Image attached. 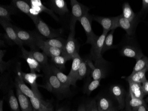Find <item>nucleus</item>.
I'll return each instance as SVG.
<instances>
[{"label":"nucleus","instance_id":"37998d69","mask_svg":"<svg viewBox=\"0 0 148 111\" xmlns=\"http://www.w3.org/2000/svg\"><path fill=\"white\" fill-rule=\"evenodd\" d=\"M142 87H143V90L144 92L145 95L148 94V80H147L145 82L142 84ZM148 101V98L147 99Z\"/></svg>","mask_w":148,"mask_h":111},{"label":"nucleus","instance_id":"bb28decb","mask_svg":"<svg viewBox=\"0 0 148 111\" xmlns=\"http://www.w3.org/2000/svg\"><path fill=\"white\" fill-rule=\"evenodd\" d=\"M11 5L14 7L18 11L21 12L30 17V10L31 6L28 1L22 0H13L12 1Z\"/></svg>","mask_w":148,"mask_h":111},{"label":"nucleus","instance_id":"2eb2a0df","mask_svg":"<svg viewBox=\"0 0 148 111\" xmlns=\"http://www.w3.org/2000/svg\"><path fill=\"white\" fill-rule=\"evenodd\" d=\"M36 46L41 49L44 53H45L49 57L58 56L62 55L63 51L59 48L53 47L46 42L42 38L41 36L39 35L37 40Z\"/></svg>","mask_w":148,"mask_h":111},{"label":"nucleus","instance_id":"c9c22d12","mask_svg":"<svg viewBox=\"0 0 148 111\" xmlns=\"http://www.w3.org/2000/svg\"><path fill=\"white\" fill-rule=\"evenodd\" d=\"M143 70L148 71V57L144 55L142 58L136 60L132 72Z\"/></svg>","mask_w":148,"mask_h":111},{"label":"nucleus","instance_id":"39448f33","mask_svg":"<svg viewBox=\"0 0 148 111\" xmlns=\"http://www.w3.org/2000/svg\"><path fill=\"white\" fill-rule=\"evenodd\" d=\"M28 2L31 6L30 13V18L32 21L39 17V15L40 13L44 12L49 15L53 19L56 20V21H59V18L56 15L55 12L50 9H49L44 6L41 1L30 0L28 1Z\"/></svg>","mask_w":148,"mask_h":111},{"label":"nucleus","instance_id":"7ed1b4c3","mask_svg":"<svg viewBox=\"0 0 148 111\" xmlns=\"http://www.w3.org/2000/svg\"><path fill=\"white\" fill-rule=\"evenodd\" d=\"M71 17L70 22V31L75 32V24L81 17L88 13L89 8L81 4L76 0L71 1Z\"/></svg>","mask_w":148,"mask_h":111},{"label":"nucleus","instance_id":"f704fd0d","mask_svg":"<svg viewBox=\"0 0 148 111\" xmlns=\"http://www.w3.org/2000/svg\"><path fill=\"white\" fill-rule=\"evenodd\" d=\"M8 102L11 111H21L18 99L15 96L12 89H10L8 94Z\"/></svg>","mask_w":148,"mask_h":111},{"label":"nucleus","instance_id":"4c0bfd02","mask_svg":"<svg viewBox=\"0 0 148 111\" xmlns=\"http://www.w3.org/2000/svg\"><path fill=\"white\" fill-rule=\"evenodd\" d=\"M45 41L47 44L51 46L59 48L60 50H62L63 51L66 42V40L61 37L48 39Z\"/></svg>","mask_w":148,"mask_h":111},{"label":"nucleus","instance_id":"ea45409f","mask_svg":"<svg viewBox=\"0 0 148 111\" xmlns=\"http://www.w3.org/2000/svg\"><path fill=\"white\" fill-rule=\"evenodd\" d=\"M86 105V111H99L95 100H91Z\"/></svg>","mask_w":148,"mask_h":111},{"label":"nucleus","instance_id":"f03ea898","mask_svg":"<svg viewBox=\"0 0 148 111\" xmlns=\"http://www.w3.org/2000/svg\"><path fill=\"white\" fill-rule=\"evenodd\" d=\"M133 37L127 36L119 45V50L121 55L134 58L136 60L144 56L143 52Z\"/></svg>","mask_w":148,"mask_h":111},{"label":"nucleus","instance_id":"20e7f679","mask_svg":"<svg viewBox=\"0 0 148 111\" xmlns=\"http://www.w3.org/2000/svg\"><path fill=\"white\" fill-rule=\"evenodd\" d=\"M37 31L39 33L48 39L57 38L61 37L62 30L61 29H54L48 26L40 17L33 21Z\"/></svg>","mask_w":148,"mask_h":111},{"label":"nucleus","instance_id":"72a5a7b5","mask_svg":"<svg viewBox=\"0 0 148 111\" xmlns=\"http://www.w3.org/2000/svg\"><path fill=\"white\" fill-rule=\"evenodd\" d=\"M68 61V58L62 55L51 57L52 64L62 72L65 69V64Z\"/></svg>","mask_w":148,"mask_h":111},{"label":"nucleus","instance_id":"5701e85b","mask_svg":"<svg viewBox=\"0 0 148 111\" xmlns=\"http://www.w3.org/2000/svg\"><path fill=\"white\" fill-rule=\"evenodd\" d=\"M18 12L14 7L11 5H1L0 6V20L11 22V15L15 14Z\"/></svg>","mask_w":148,"mask_h":111},{"label":"nucleus","instance_id":"9d476101","mask_svg":"<svg viewBox=\"0 0 148 111\" xmlns=\"http://www.w3.org/2000/svg\"><path fill=\"white\" fill-rule=\"evenodd\" d=\"M108 32L103 31L101 35L98 36V38L91 44L90 50V58L95 62L98 60L103 59L102 57V50L106 37Z\"/></svg>","mask_w":148,"mask_h":111},{"label":"nucleus","instance_id":"9b49d317","mask_svg":"<svg viewBox=\"0 0 148 111\" xmlns=\"http://www.w3.org/2000/svg\"><path fill=\"white\" fill-rule=\"evenodd\" d=\"M92 16L90 15L88 13L85 15L79 20L81 25H82L84 28L85 32L87 37L86 43L90 45H91L98 37V36L95 35L93 32L92 28Z\"/></svg>","mask_w":148,"mask_h":111},{"label":"nucleus","instance_id":"412c9836","mask_svg":"<svg viewBox=\"0 0 148 111\" xmlns=\"http://www.w3.org/2000/svg\"><path fill=\"white\" fill-rule=\"evenodd\" d=\"M15 85L16 88L19 89L23 94L28 97L29 99L34 97V92L27 86L25 82L24 81L21 75L17 73L15 79Z\"/></svg>","mask_w":148,"mask_h":111},{"label":"nucleus","instance_id":"c756f323","mask_svg":"<svg viewBox=\"0 0 148 111\" xmlns=\"http://www.w3.org/2000/svg\"><path fill=\"white\" fill-rule=\"evenodd\" d=\"M96 101L99 111H105L113 108L112 101L105 96H99Z\"/></svg>","mask_w":148,"mask_h":111},{"label":"nucleus","instance_id":"aec40b11","mask_svg":"<svg viewBox=\"0 0 148 111\" xmlns=\"http://www.w3.org/2000/svg\"><path fill=\"white\" fill-rule=\"evenodd\" d=\"M49 6L51 10L60 16H64L69 12L67 4L64 0L50 1Z\"/></svg>","mask_w":148,"mask_h":111},{"label":"nucleus","instance_id":"c85d7f7f","mask_svg":"<svg viewBox=\"0 0 148 111\" xmlns=\"http://www.w3.org/2000/svg\"><path fill=\"white\" fill-rule=\"evenodd\" d=\"M147 71L143 70L136 72H132L125 80L127 82H132L138 84H143L147 81L146 77V72Z\"/></svg>","mask_w":148,"mask_h":111},{"label":"nucleus","instance_id":"473e14b6","mask_svg":"<svg viewBox=\"0 0 148 111\" xmlns=\"http://www.w3.org/2000/svg\"><path fill=\"white\" fill-rule=\"evenodd\" d=\"M90 68L87 63V60L82 59L78 72V81L88 77L90 76Z\"/></svg>","mask_w":148,"mask_h":111},{"label":"nucleus","instance_id":"1a4fd4ad","mask_svg":"<svg viewBox=\"0 0 148 111\" xmlns=\"http://www.w3.org/2000/svg\"><path fill=\"white\" fill-rule=\"evenodd\" d=\"M16 72L20 74L25 82L29 84L31 87V89L34 92L35 95L41 96L38 89V85L36 83V80L39 77H41L43 75L36 73H25L21 71V65L20 63L17 64Z\"/></svg>","mask_w":148,"mask_h":111},{"label":"nucleus","instance_id":"0eeeda50","mask_svg":"<svg viewBox=\"0 0 148 111\" xmlns=\"http://www.w3.org/2000/svg\"><path fill=\"white\" fill-rule=\"evenodd\" d=\"M87 63L90 68V77L94 80H102L106 77L107 61L103 58L95 62V65L89 60Z\"/></svg>","mask_w":148,"mask_h":111},{"label":"nucleus","instance_id":"dca6fc26","mask_svg":"<svg viewBox=\"0 0 148 111\" xmlns=\"http://www.w3.org/2000/svg\"><path fill=\"white\" fill-rule=\"evenodd\" d=\"M21 50V57L25 60L28 64L30 72L36 73L40 72L42 69V66L40 63L34 58L30 52L27 50L23 46L20 48Z\"/></svg>","mask_w":148,"mask_h":111},{"label":"nucleus","instance_id":"a18cd8bd","mask_svg":"<svg viewBox=\"0 0 148 111\" xmlns=\"http://www.w3.org/2000/svg\"><path fill=\"white\" fill-rule=\"evenodd\" d=\"M3 101L1 100L0 101V111H3Z\"/></svg>","mask_w":148,"mask_h":111},{"label":"nucleus","instance_id":"de8ad7c7","mask_svg":"<svg viewBox=\"0 0 148 111\" xmlns=\"http://www.w3.org/2000/svg\"><path fill=\"white\" fill-rule=\"evenodd\" d=\"M105 111H117V110L114 108L113 107V108H111V109H109V110Z\"/></svg>","mask_w":148,"mask_h":111},{"label":"nucleus","instance_id":"e433bc0d","mask_svg":"<svg viewBox=\"0 0 148 111\" xmlns=\"http://www.w3.org/2000/svg\"><path fill=\"white\" fill-rule=\"evenodd\" d=\"M114 31V30L110 31V33L106 36L103 46L102 54L110 49L117 48V46L114 45L113 44Z\"/></svg>","mask_w":148,"mask_h":111},{"label":"nucleus","instance_id":"7c9ffc66","mask_svg":"<svg viewBox=\"0 0 148 111\" xmlns=\"http://www.w3.org/2000/svg\"><path fill=\"white\" fill-rule=\"evenodd\" d=\"M122 15L124 18L128 19L130 21H134L138 17H140L138 15H137L134 12L128 2H125L123 3L122 6Z\"/></svg>","mask_w":148,"mask_h":111},{"label":"nucleus","instance_id":"f257e3e1","mask_svg":"<svg viewBox=\"0 0 148 111\" xmlns=\"http://www.w3.org/2000/svg\"><path fill=\"white\" fill-rule=\"evenodd\" d=\"M42 70L44 73L45 84L40 86L60 97L66 96L69 93L70 90L66 89L62 85L56 76L51 70L49 64L43 67Z\"/></svg>","mask_w":148,"mask_h":111},{"label":"nucleus","instance_id":"a878e982","mask_svg":"<svg viewBox=\"0 0 148 111\" xmlns=\"http://www.w3.org/2000/svg\"><path fill=\"white\" fill-rule=\"evenodd\" d=\"M37 47L30 48L31 53L33 57L41 65L42 67L45 66L49 64L48 63V56L44 52H41L38 50Z\"/></svg>","mask_w":148,"mask_h":111},{"label":"nucleus","instance_id":"f3484780","mask_svg":"<svg viewBox=\"0 0 148 111\" xmlns=\"http://www.w3.org/2000/svg\"><path fill=\"white\" fill-rule=\"evenodd\" d=\"M30 100L34 111H54L51 103L48 101H44L42 96L35 95Z\"/></svg>","mask_w":148,"mask_h":111},{"label":"nucleus","instance_id":"a211bd4d","mask_svg":"<svg viewBox=\"0 0 148 111\" xmlns=\"http://www.w3.org/2000/svg\"><path fill=\"white\" fill-rule=\"evenodd\" d=\"M110 93L119 103V108L123 109L125 106V92L122 87L119 85H114L110 88Z\"/></svg>","mask_w":148,"mask_h":111},{"label":"nucleus","instance_id":"09e8293b","mask_svg":"<svg viewBox=\"0 0 148 111\" xmlns=\"http://www.w3.org/2000/svg\"><path fill=\"white\" fill-rule=\"evenodd\" d=\"M74 111V110H72V111Z\"/></svg>","mask_w":148,"mask_h":111},{"label":"nucleus","instance_id":"b1692460","mask_svg":"<svg viewBox=\"0 0 148 111\" xmlns=\"http://www.w3.org/2000/svg\"><path fill=\"white\" fill-rule=\"evenodd\" d=\"M51 70L56 76L62 85L66 89L70 90V87L71 85L70 80L68 75H66L53 64H49Z\"/></svg>","mask_w":148,"mask_h":111},{"label":"nucleus","instance_id":"4468645a","mask_svg":"<svg viewBox=\"0 0 148 111\" xmlns=\"http://www.w3.org/2000/svg\"><path fill=\"white\" fill-rule=\"evenodd\" d=\"M0 23L5 30L6 38L9 42L13 45L15 44L17 45L20 48L23 46V44L18 38L16 32L13 28V26L12 25L11 22L0 20Z\"/></svg>","mask_w":148,"mask_h":111},{"label":"nucleus","instance_id":"a19ab883","mask_svg":"<svg viewBox=\"0 0 148 111\" xmlns=\"http://www.w3.org/2000/svg\"><path fill=\"white\" fill-rule=\"evenodd\" d=\"M147 12H148V0H143L142 1V10L139 13V16L140 17L141 14H143Z\"/></svg>","mask_w":148,"mask_h":111},{"label":"nucleus","instance_id":"423d86ee","mask_svg":"<svg viewBox=\"0 0 148 111\" xmlns=\"http://www.w3.org/2000/svg\"><path fill=\"white\" fill-rule=\"evenodd\" d=\"M13 28L18 38L23 45L28 46L30 48L37 47L36 46V41L40 34L36 32L23 30L16 26H13Z\"/></svg>","mask_w":148,"mask_h":111},{"label":"nucleus","instance_id":"f8f14e48","mask_svg":"<svg viewBox=\"0 0 148 111\" xmlns=\"http://www.w3.org/2000/svg\"><path fill=\"white\" fill-rule=\"evenodd\" d=\"M140 20L139 17L134 21H130L124 18L121 14L118 16V27L124 30L126 32L127 36L134 37Z\"/></svg>","mask_w":148,"mask_h":111},{"label":"nucleus","instance_id":"6ab92c4d","mask_svg":"<svg viewBox=\"0 0 148 111\" xmlns=\"http://www.w3.org/2000/svg\"><path fill=\"white\" fill-rule=\"evenodd\" d=\"M72 65L70 72L68 75L71 81V85L75 86L78 81V74L80 65L82 62V58L79 53L76 54L72 59Z\"/></svg>","mask_w":148,"mask_h":111},{"label":"nucleus","instance_id":"49530a36","mask_svg":"<svg viewBox=\"0 0 148 111\" xmlns=\"http://www.w3.org/2000/svg\"><path fill=\"white\" fill-rule=\"evenodd\" d=\"M56 111H66V110H65L64 108H59V109L57 110Z\"/></svg>","mask_w":148,"mask_h":111},{"label":"nucleus","instance_id":"79ce46f5","mask_svg":"<svg viewBox=\"0 0 148 111\" xmlns=\"http://www.w3.org/2000/svg\"><path fill=\"white\" fill-rule=\"evenodd\" d=\"M133 111H148V107L146 103L134 109Z\"/></svg>","mask_w":148,"mask_h":111},{"label":"nucleus","instance_id":"393cba45","mask_svg":"<svg viewBox=\"0 0 148 111\" xmlns=\"http://www.w3.org/2000/svg\"><path fill=\"white\" fill-rule=\"evenodd\" d=\"M129 85V94L131 97L138 99H143L145 96L142 84L128 82Z\"/></svg>","mask_w":148,"mask_h":111},{"label":"nucleus","instance_id":"58836bf2","mask_svg":"<svg viewBox=\"0 0 148 111\" xmlns=\"http://www.w3.org/2000/svg\"><path fill=\"white\" fill-rule=\"evenodd\" d=\"M3 57H0V72L2 73L5 71L6 70L10 67L12 61H10L5 62L3 61Z\"/></svg>","mask_w":148,"mask_h":111},{"label":"nucleus","instance_id":"2f4dec72","mask_svg":"<svg viewBox=\"0 0 148 111\" xmlns=\"http://www.w3.org/2000/svg\"><path fill=\"white\" fill-rule=\"evenodd\" d=\"M100 80H94L89 77L84 86V93L88 95H90L93 91L100 85Z\"/></svg>","mask_w":148,"mask_h":111},{"label":"nucleus","instance_id":"c03bdc74","mask_svg":"<svg viewBox=\"0 0 148 111\" xmlns=\"http://www.w3.org/2000/svg\"><path fill=\"white\" fill-rule=\"evenodd\" d=\"M77 111H86V105L84 104L81 105L78 108Z\"/></svg>","mask_w":148,"mask_h":111},{"label":"nucleus","instance_id":"ddd939ff","mask_svg":"<svg viewBox=\"0 0 148 111\" xmlns=\"http://www.w3.org/2000/svg\"><path fill=\"white\" fill-rule=\"evenodd\" d=\"M93 20L97 21L103 27V31L109 32L115 30L118 27V16L114 17H104L92 15Z\"/></svg>","mask_w":148,"mask_h":111},{"label":"nucleus","instance_id":"6e6552de","mask_svg":"<svg viewBox=\"0 0 148 111\" xmlns=\"http://www.w3.org/2000/svg\"><path fill=\"white\" fill-rule=\"evenodd\" d=\"M75 36V32L70 31L62 54L68 58L69 61L72 60L74 57L79 53V46Z\"/></svg>","mask_w":148,"mask_h":111},{"label":"nucleus","instance_id":"cd10ccee","mask_svg":"<svg viewBox=\"0 0 148 111\" xmlns=\"http://www.w3.org/2000/svg\"><path fill=\"white\" fill-rule=\"evenodd\" d=\"M145 103L144 99H138L130 96L129 93L125 100L126 111H133L136 108Z\"/></svg>","mask_w":148,"mask_h":111},{"label":"nucleus","instance_id":"4be33fe9","mask_svg":"<svg viewBox=\"0 0 148 111\" xmlns=\"http://www.w3.org/2000/svg\"><path fill=\"white\" fill-rule=\"evenodd\" d=\"M16 96L21 111H34L30 100L16 88Z\"/></svg>","mask_w":148,"mask_h":111}]
</instances>
